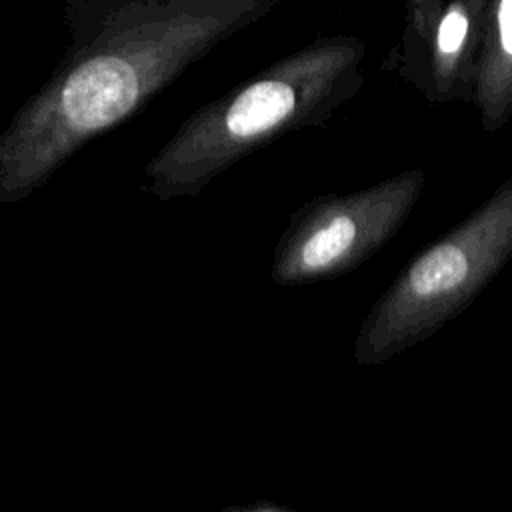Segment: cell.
<instances>
[{
	"label": "cell",
	"instance_id": "8",
	"mask_svg": "<svg viewBox=\"0 0 512 512\" xmlns=\"http://www.w3.org/2000/svg\"><path fill=\"white\" fill-rule=\"evenodd\" d=\"M238 510H284L282 506H276V504H252V506H246V508H238Z\"/></svg>",
	"mask_w": 512,
	"mask_h": 512
},
{
	"label": "cell",
	"instance_id": "7",
	"mask_svg": "<svg viewBox=\"0 0 512 512\" xmlns=\"http://www.w3.org/2000/svg\"><path fill=\"white\" fill-rule=\"evenodd\" d=\"M442 4L444 0H406V30L398 44V56H394V62L412 56L428 42Z\"/></svg>",
	"mask_w": 512,
	"mask_h": 512
},
{
	"label": "cell",
	"instance_id": "3",
	"mask_svg": "<svg viewBox=\"0 0 512 512\" xmlns=\"http://www.w3.org/2000/svg\"><path fill=\"white\" fill-rule=\"evenodd\" d=\"M512 256V178L420 250L376 298L356 342L358 366L382 364L464 312Z\"/></svg>",
	"mask_w": 512,
	"mask_h": 512
},
{
	"label": "cell",
	"instance_id": "5",
	"mask_svg": "<svg viewBox=\"0 0 512 512\" xmlns=\"http://www.w3.org/2000/svg\"><path fill=\"white\" fill-rule=\"evenodd\" d=\"M488 0H444L428 42L388 64L428 102H472V66Z\"/></svg>",
	"mask_w": 512,
	"mask_h": 512
},
{
	"label": "cell",
	"instance_id": "1",
	"mask_svg": "<svg viewBox=\"0 0 512 512\" xmlns=\"http://www.w3.org/2000/svg\"><path fill=\"white\" fill-rule=\"evenodd\" d=\"M280 0H68L70 46L0 132V204L22 202Z\"/></svg>",
	"mask_w": 512,
	"mask_h": 512
},
{
	"label": "cell",
	"instance_id": "4",
	"mask_svg": "<svg viewBox=\"0 0 512 512\" xmlns=\"http://www.w3.org/2000/svg\"><path fill=\"white\" fill-rule=\"evenodd\" d=\"M424 184V170L410 168L362 190L314 196L280 234L272 252V280L292 288L356 270L404 226Z\"/></svg>",
	"mask_w": 512,
	"mask_h": 512
},
{
	"label": "cell",
	"instance_id": "6",
	"mask_svg": "<svg viewBox=\"0 0 512 512\" xmlns=\"http://www.w3.org/2000/svg\"><path fill=\"white\" fill-rule=\"evenodd\" d=\"M472 104L486 132L512 114V0H488L472 66Z\"/></svg>",
	"mask_w": 512,
	"mask_h": 512
},
{
	"label": "cell",
	"instance_id": "2",
	"mask_svg": "<svg viewBox=\"0 0 512 512\" xmlns=\"http://www.w3.org/2000/svg\"><path fill=\"white\" fill-rule=\"evenodd\" d=\"M366 44L318 36L194 110L144 164L158 200L194 198L216 176L276 138L326 124L364 86Z\"/></svg>",
	"mask_w": 512,
	"mask_h": 512
}]
</instances>
